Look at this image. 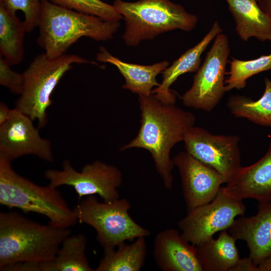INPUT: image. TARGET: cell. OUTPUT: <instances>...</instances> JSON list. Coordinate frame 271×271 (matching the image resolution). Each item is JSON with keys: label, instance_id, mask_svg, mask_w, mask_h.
Wrapping results in <instances>:
<instances>
[{"label": "cell", "instance_id": "obj_13", "mask_svg": "<svg viewBox=\"0 0 271 271\" xmlns=\"http://www.w3.org/2000/svg\"><path fill=\"white\" fill-rule=\"evenodd\" d=\"M172 161L181 177L184 198L188 211L211 201L226 179L211 167L181 152Z\"/></svg>", "mask_w": 271, "mask_h": 271}, {"label": "cell", "instance_id": "obj_31", "mask_svg": "<svg viewBox=\"0 0 271 271\" xmlns=\"http://www.w3.org/2000/svg\"><path fill=\"white\" fill-rule=\"evenodd\" d=\"M257 3L261 10L271 18V0H259Z\"/></svg>", "mask_w": 271, "mask_h": 271}, {"label": "cell", "instance_id": "obj_32", "mask_svg": "<svg viewBox=\"0 0 271 271\" xmlns=\"http://www.w3.org/2000/svg\"><path fill=\"white\" fill-rule=\"evenodd\" d=\"M257 268V271H271V255L259 263Z\"/></svg>", "mask_w": 271, "mask_h": 271}, {"label": "cell", "instance_id": "obj_18", "mask_svg": "<svg viewBox=\"0 0 271 271\" xmlns=\"http://www.w3.org/2000/svg\"><path fill=\"white\" fill-rule=\"evenodd\" d=\"M96 59L99 62L115 66L125 79L122 88L139 95H150L155 87L160 84L157 80V76L169 65L167 61L149 65L125 62L112 55L103 47L100 48Z\"/></svg>", "mask_w": 271, "mask_h": 271}, {"label": "cell", "instance_id": "obj_9", "mask_svg": "<svg viewBox=\"0 0 271 271\" xmlns=\"http://www.w3.org/2000/svg\"><path fill=\"white\" fill-rule=\"evenodd\" d=\"M229 53L227 36L218 34L195 75L192 86L182 96L184 105L209 112L218 105L226 92L224 76Z\"/></svg>", "mask_w": 271, "mask_h": 271}, {"label": "cell", "instance_id": "obj_12", "mask_svg": "<svg viewBox=\"0 0 271 271\" xmlns=\"http://www.w3.org/2000/svg\"><path fill=\"white\" fill-rule=\"evenodd\" d=\"M32 120L16 108L9 118L0 124V157L9 161L33 155L51 162L54 160L51 143L42 139Z\"/></svg>", "mask_w": 271, "mask_h": 271}, {"label": "cell", "instance_id": "obj_26", "mask_svg": "<svg viewBox=\"0 0 271 271\" xmlns=\"http://www.w3.org/2000/svg\"><path fill=\"white\" fill-rule=\"evenodd\" d=\"M59 6L97 16L107 21L119 22L122 16L113 8L101 0H47Z\"/></svg>", "mask_w": 271, "mask_h": 271}, {"label": "cell", "instance_id": "obj_24", "mask_svg": "<svg viewBox=\"0 0 271 271\" xmlns=\"http://www.w3.org/2000/svg\"><path fill=\"white\" fill-rule=\"evenodd\" d=\"M227 106L236 117L245 118L262 126H271V80L264 78V91L256 100L244 95L231 96Z\"/></svg>", "mask_w": 271, "mask_h": 271}, {"label": "cell", "instance_id": "obj_21", "mask_svg": "<svg viewBox=\"0 0 271 271\" xmlns=\"http://www.w3.org/2000/svg\"><path fill=\"white\" fill-rule=\"evenodd\" d=\"M87 242L83 233L70 234L51 261L41 263L40 271H94L86 255Z\"/></svg>", "mask_w": 271, "mask_h": 271}, {"label": "cell", "instance_id": "obj_8", "mask_svg": "<svg viewBox=\"0 0 271 271\" xmlns=\"http://www.w3.org/2000/svg\"><path fill=\"white\" fill-rule=\"evenodd\" d=\"M62 168V170L49 169L45 172L50 186L54 188L62 185L71 186L79 200L95 195H98L105 202L120 198L118 188L122 183V175L116 166L96 160L86 164L78 172L69 160H65Z\"/></svg>", "mask_w": 271, "mask_h": 271}, {"label": "cell", "instance_id": "obj_19", "mask_svg": "<svg viewBox=\"0 0 271 271\" xmlns=\"http://www.w3.org/2000/svg\"><path fill=\"white\" fill-rule=\"evenodd\" d=\"M225 1L241 40L247 41L254 37L271 43V18L261 10L257 0Z\"/></svg>", "mask_w": 271, "mask_h": 271}, {"label": "cell", "instance_id": "obj_27", "mask_svg": "<svg viewBox=\"0 0 271 271\" xmlns=\"http://www.w3.org/2000/svg\"><path fill=\"white\" fill-rule=\"evenodd\" d=\"M5 7L16 13L21 11L24 14L23 21L26 32L38 27L41 11V0H2Z\"/></svg>", "mask_w": 271, "mask_h": 271}, {"label": "cell", "instance_id": "obj_4", "mask_svg": "<svg viewBox=\"0 0 271 271\" xmlns=\"http://www.w3.org/2000/svg\"><path fill=\"white\" fill-rule=\"evenodd\" d=\"M0 204L25 213L44 215L54 225L70 228L78 222L76 215L57 188L42 186L18 174L11 162L0 157Z\"/></svg>", "mask_w": 271, "mask_h": 271}, {"label": "cell", "instance_id": "obj_7", "mask_svg": "<svg viewBox=\"0 0 271 271\" xmlns=\"http://www.w3.org/2000/svg\"><path fill=\"white\" fill-rule=\"evenodd\" d=\"M130 208V204L125 198L101 202L95 195H89L73 209L78 222L95 230L97 241L106 250L114 249L127 240L150 235V230L129 215Z\"/></svg>", "mask_w": 271, "mask_h": 271}, {"label": "cell", "instance_id": "obj_17", "mask_svg": "<svg viewBox=\"0 0 271 271\" xmlns=\"http://www.w3.org/2000/svg\"><path fill=\"white\" fill-rule=\"evenodd\" d=\"M222 32L220 24L215 21L208 33L197 45L187 50L162 73V81L153 90L152 94L164 103L175 104L176 95L170 89V86L182 74L197 71L202 53L211 41Z\"/></svg>", "mask_w": 271, "mask_h": 271}, {"label": "cell", "instance_id": "obj_33", "mask_svg": "<svg viewBox=\"0 0 271 271\" xmlns=\"http://www.w3.org/2000/svg\"><path fill=\"white\" fill-rule=\"evenodd\" d=\"M259 0H257V1L258 2Z\"/></svg>", "mask_w": 271, "mask_h": 271}, {"label": "cell", "instance_id": "obj_15", "mask_svg": "<svg viewBox=\"0 0 271 271\" xmlns=\"http://www.w3.org/2000/svg\"><path fill=\"white\" fill-rule=\"evenodd\" d=\"M153 256L163 271H203L196 246L173 228L164 229L156 235Z\"/></svg>", "mask_w": 271, "mask_h": 271}, {"label": "cell", "instance_id": "obj_28", "mask_svg": "<svg viewBox=\"0 0 271 271\" xmlns=\"http://www.w3.org/2000/svg\"><path fill=\"white\" fill-rule=\"evenodd\" d=\"M11 65L0 55V84L13 93L21 94L24 86L23 73L13 71Z\"/></svg>", "mask_w": 271, "mask_h": 271}, {"label": "cell", "instance_id": "obj_11", "mask_svg": "<svg viewBox=\"0 0 271 271\" xmlns=\"http://www.w3.org/2000/svg\"><path fill=\"white\" fill-rule=\"evenodd\" d=\"M239 141L237 136L214 134L202 127L193 126L183 142L186 152L216 170L227 183L242 167Z\"/></svg>", "mask_w": 271, "mask_h": 271}, {"label": "cell", "instance_id": "obj_16", "mask_svg": "<svg viewBox=\"0 0 271 271\" xmlns=\"http://www.w3.org/2000/svg\"><path fill=\"white\" fill-rule=\"evenodd\" d=\"M226 184L223 190L236 199L252 198L259 203L271 200V143L260 160L241 167Z\"/></svg>", "mask_w": 271, "mask_h": 271}, {"label": "cell", "instance_id": "obj_22", "mask_svg": "<svg viewBox=\"0 0 271 271\" xmlns=\"http://www.w3.org/2000/svg\"><path fill=\"white\" fill-rule=\"evenodd\" d=\"M145 238L139 237L131 243L124 241L114 249L104 250L94 271H140L147 255Z\"/></svg>", "mask_w": 271, "mask_h": 271}, {"label": "cell", "instance_id": "obj_3", "mask_svg": "<svg viewBox=\"0 0 271 271\" xmlns=\"http://www.w3.org/2000/svg\"><path fill=\"white\" fill-rule=\"evenodd\" d=\"M38 27L37 43L45 50L47 56L53 59L64 54L83 37L96 41L111 39L119 28L120 23L107 21L41 0Z\"/></svg>", "mask_w": 271, "mask_h": 271}, {"label": "cell", "instance_id": "obj_1", "mask_svg": "<svg viewBox=\"0 0 271 271\" xmlns=\"http://www.w3.org/2000/svg\"><path fill=\"white\" fill-rule=\"evenodd\" d=\"M141 126L137 136L122 146L120 151L136 148L148 151L155 169L167 190L173 187L174 167L170 152L178 143L184 141L188 130L194 125L195 116L188 111L165 103L153 94L139 95Z\"/></svg>", "mask_w": 271, "mask_h": 271}, {"label": "cell", "instance_id": "obj_20", "mask_svg": "<svg viewBox=\"0 0 271 271\" xmlns=\"http://www.w3.org/2000/svg\"><path fill=\"white\" fill-rule=\"evenodd\" d=\"M235 241L223 230L217 238L211 237L196 245L203 271H232L240 259Z\"/></svg>", "mask_w": 271, "mask_h": 271}, {"label": "cell", "instance_id": "obj_25", "mask_svg": "<svg viewBox=\"0 0 271 271\" xmlns=\"http://www.w3.org/2000/svg\"><path fill=\"white\" fill-rule=\"evenodd\" d=\"M230 64L229 76L225 80L226 92L243 88L248 78L260 72L271 70V53L247 61L233 58Z\"/></svg>", "mask_w": 271, "mask_h": 271}, {"label": "cell", "instance_id": "obj_6", "mask_svg": "<svg viewBox=\"0 0 271 271\" xmlns=\"http://www.w3.org/2000/svg\"><path fill=\"white\" fill-rule=\"evenodd\" d=\"M90 63L75 54L53 59L45 53L38 55L23 73V89L15 108L32 120H37L38 128L43 127L47 123V110L52 103V93L61 79L73 64Z\"/></svg>", "mask_w": 271, "mask_h": 271}, {"label": "cell", "instance_id": "obj_5", "mask_svg": "<svg viewBox=\"0 0 271 271\" xmlns=\"http://www.w3.org/2000/svg\"><path fill=\"white\" fill-rule=\"evenodd\" d=\"M112 6L125 21L122 39L129 46L176 29L190 31L198 21L195 15L169 0H115Z\"/></svg>", "mask_w": 271, "mask_h": 271}, {"label": "cell", "instance_id": "obj_30", "mask_svg": "<svg viewBox=\"0 0 271 271\" xmlns=\"http://www.w3.org/2000/svg\"><path fill=\"white\" fill-rule=\"evenodd\" d=\"M11 109L4 102L0 104V124L5 122L9 118L11 112Z\"/></svg>", "mask_w": 271, "mask_h": 271}, {"label": "cell", "instance_id": "obj_10", "mask_svg": "<svg viewBox=\"0 0 271 271\" xmlns=\"http://www.w3.org/2000/svg\"><path fill=\"white\" fill-rule=\"evenodd\" d=\"M242 201L229 195L221 187L211 201L189 211L178 222L182 236L196 246L216 232L228 229L236 216L245 213Z\"/></svg>", "mask_w": 271, "mask_h": 271}, {"label": "cell", "instance_id": "obj_23", "mask_svg": "<svg viewBox=\"0 0 271 271\" xmlns=\"http://www.w3.org/2000/svg\"><path fill=\"white\" fill-rule=\"evenodd\" d=\"M25 32L23 22L0 0V55L11 66L19 64L23 59Z\"/></svg>", "mask_w": 271, "mask_h": 271}, {"label": "cell", "instance_id": "obj_14", "mask_svg": "<svg viewBox=\"0 0 271 271\" xmlns=\"http://www.w3.org/2000/svg\"><path fill=\"white\" fill-rule=\"evenodd\" d=\"M228 233L246 241L249 257L257 265L271 255V200L259 202L257 213L235 219Z\"/></svg>", "mask_w": 271, "mask_h": 271}, {"label": "cell", "instance_id": "obj_2", "mask_svg": "<svg viewBox=\"0 0 271 271\" xmlns=\"http://www.w3.org/2000/svg\"><path fill=\"white\" fill-rule=\"evenodd\" d=\"M70 234V228L41 224L14 211L1 212L0 270L19 262L51 261Z\"/></svg>", "mask_w": 271, "mask_h": 271}, {"label": "cell", "instance_id": "obj_29", "mask_svg": "<svg viewBox=\"0 0 271 271\" xmlns=\"http://www.w3.org/2000/svg\"><path fill=\"white\" fill-rule=\"evenodd\" d=\"M232 271H257V265L252 261L250 257H248L239 259Z\"/></svg>", "mask_w": 271, "mask_h": 271}]
</instances>
